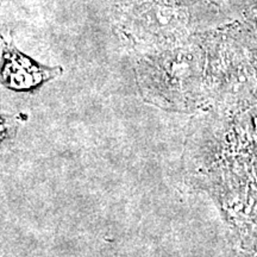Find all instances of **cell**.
<instances>
[{
	"instance_id": "1",
	"label": "cell",
	"mask_w": 257,
	"mask_h": 257,
	"mask_svg": "<svg viewBox=\"0 0 257 257\" xmlns=\"http://www.w3.org/2000/svg\"><path fill=\"white\" fill-rule=\"evenodd\" d=\"M61 68H46L22 55L16 48H3V83L12 89H29L55 78Z\"/></svg>"
}]
</instances>
